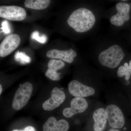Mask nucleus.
<instances>
[{
  "instance_id": "16",
  "label": "nucleus",
  "mask_w": 131,
  "mask_h": 131,
  "mask_svg": "<svg viewBox=\"0 0 131 131\" xmlns=\"http://www.w3.org/2000/svg\"><path fill=\"white\" fill-rule=\"evenodd\" d=\"M117 75L119 77H122L125 76V79L126 81H128L130 79L131 70L127 63H125L124 66H120L117 71Z\"/></svg>"
},
{
  "instance_id": "11",
  "label": "nucleus",
  "mask_w": 131,
  "mask_h": 131,
  "mask_svg": "<svg viewBox=\"0 0 131 131\" xmlns=\"http://www.w3.org/2000/svg\"><path fill=\"white\" fill-rule=\"evenodd\" d=\"M93 131H105L108 123L106 108L100 107L96 109L93 113Z\"/></svg>"
},
{
  "instance_id": "5",
  "label": "nucleus",
  "mask_w": 131,
  "mask_h": 131,
  "mask_svg": "<svg viewBox=\"0 0 131 131\" xmlns=\"http://www.w3.org/2000/svg\"><path fill=\"white\" fill-rule=\"evenodd\" d=\"M26 13L23 8L18 6H1L0 7V17L14 21L24 20L26 17Z\"/></svg>"
},
{
  "instance_id": "18",
  "label": "nucleus",
  "mask_w": 131,
  "mask_h": 131,
  "mask_svg": "<svg viewBox=\"0 0 131 131\" xmlns=\"http://www.w3.org/2000/svg\"><path fill=\"white\" fill-rule=\"evenodd\" d=\"M39 34V32L38 31H34L31 35V38L37 40L38 42L44 44L46 43L47 39V37L45 35H42L41 37H40Z\"/></svg>"
},
{
  "instance_id": "8",
  "label": "nucleus",
  "mask_w": 131,
  "mask_h": 131,
  "mask_svg": "<svg viewBox=\"0 0 131 131\" xmlns=\"http://www.w3.org/2000/svg\"><path fill=\"white\" fill-rule=\"evenodd\" d=\"M68 88L71 94L75 97L84 98L92 96L95 92L93 88L84 85L75 80L69 83Z\"/></svg>"
},
{
  "instance_id": "14",
  "label": "nucleus",
  "mask_w": 131,
  "mask_h": 131,
  "mask_svg": "<svg viewBox=\"0 0 131 131\" xmlns=\"http://www.w3.org/2000/svg\"><path fill=\"white\" fill-rule=\"evenodd\" d=\"M64 66L63 61L52 59L48 62V69L46 72V76L52 81H59L60 79V75L57 71L63 68Z\"/></svg>"
},
{
  "instance_id": "10",
  "label": "nucleus",
  "mask_w": 131,
  "mask_h": 131,
  "mask_svg": "<svg viewBox=\"0 0 131 131\" xmlns=\"http://www.w3.org/2000/svg\"><path fill=\"white\" fill-rule=\"evenodd\" d=\"M65 93L58 88H54L51 93V97L43 103L42 107L44 110L51 111L60 106L64 101Z\"/></svg>"
},
{
  "instance_id": "15",
  "label": "nucleus",
  "mask_w": 131,
  "mask_h": 131,
  "mask_svg": "<svg viewBox=\"0 0 131 131\" xmlns=\"http://www.w3.org/2000/svg\"><path fill=\"white\" fill-rule=\"evenodd\" d=\"M50 3V0H26L25 2V6L30 9L42 10L48 7Z\"/></svg>"
},
{
  "instance_id": "19",
  "label": "nucleus",
  "mask_w": 131,
  "mask_h": 131,
  "mask_svg": "<svg viewBox=\"0 0 131 131\" xmlns=\"http://www.w3.org/2000/svg\"><path fill=\"white\" fill-rule=\"evenodd\" d=\"M2 31L6 34H8L10 33V30L9 28L8 22L6 20H4L2 23Z\"/></svg>"
},
{
  "instance_id": "20",
  "label": "nucleus",
  "mask_w": 131,
  "mask_h": 131,
  "mask_svg": "<svg viewBox=\"0 0 131 131\" xmlns=\"http://www.w3.org/2000/svg\"><path fill=\"white\" fill-rule=\"evenodd\" d=\"M12 131H36L35 128L32 126L26 127L24 130H14Z\"/></svg>"
},
{
  "instance_id": "22",
  "label": "nucleus",
  "mask_w": 131,
  "mask_h": 131,
  "mask_svg": "<svg viewBox=\"0 0 131 131\" xmlns=\"http://www.w3.org/2000/svg\"><path fill=\"white\" fill-rule=\"evenodd\" d=\"M0 90H1V91H0V94H1L2 93V85H0Z\"/></svg>"
},
{
  "instance_id": "17",
  "label": "nucleus",
  "mask_w": 131,
  "mask_h": 131,
  "mask_svg": "<svg viewBox=\"0 0 131 131\" xmlns=\"http://www.w3.org/2000/svg\"><path fill=\"white\" fill-rule=\"evenodd\" d=\"M15 61L21 64H26L31 62V58L24 52L18 51L16 52L14 56Z\"/></svg>"
},
{
  "instance_id": "13",
  "label": "nucleus",
  "mask_w": 131,
  "mask_h": 131,
  "mask_svg": "<svg viewBox=\"0 0 131 131\" xmlns=\"http://www.w3.org/2000/svg\"><path fill=\"white\" fill-rule=\"evenodd\" d=\"M69 129L67 121L62 119L58 121L54 117L49 118L43 126V131H68Z\"/></svg>"
},
{
  "instance_id": "4",
  "label": "nucleus",
  "mask_w": 131,
  "mask_h": 131,
  "mask_svg": "<svg viewBox=\"0 0 131 131\" xmlns=\"http://www.w3.org/2000/svg\"><path fill=\"white\" fill-rule=\"evenodd\" d=\"M108 123L112 128L122 129L125 123V118L122 110L118 106L110 104L106 108Z\"/></svg>"
},
{
  "instance_id": "12",
  "label": "nucleus",
  "mask_w": 131,
  "mask_h": 131,
  "mask_svg": "<svg viewBox=\"0 0 131 131\" xmlns=\"http://www.w3.org/2000/svg\"><path fill=\"white\" fill-rule=\"evenodd\" d=\"M46 55L49 58L59 59L71 63L74 61V58L77 56V54L72 49L66 50H59L57 49H53L48 51Z\"/></svg>"
},
{
  "instance_id": "1",
  "label": "nucleus",
  "mask_w": 131,
  "mask_h": 131,
  "mask_svg": "<svg viewBox=\"0 0 131 131\" xmlns=\"http://www.w3.org/2000/svg\"><path fill=\"white\" fill-rule=\"evenodd\" d=\"M95 21V16L91 11L82 7L74 11L67 21L68 25L76 31L83 33L93 28Z\"/></svg>"
},
{
  "instance_id": "2",
  "label": "nucleus",
  "mask_w": 131,
  "mask_h": 131,
  "mask_svg": "<svg viewBox=\"0 0 131 131\" xmlns=\"http://www.w3.org/2000/svg\"><path fill=\"white\" fill-rule=\"evenodd\" d=\"M124 57L122 48L118 45H114L102 51L98 59L102 65L110 69H115L119 65Z\"/></svg>"
},
{
  "instance_id": "23",
  "label": "nucleus",
  "mask_w": 131,
  "mask_h": 131,
  "mask_svg": "<svg viewBox=\"0 0 131 131\" xmlns=\"http://www.w3.org/2000/svg\"><path fill=\"white\" fill-rule=\"evenodd\" d=\"M129 68H130V69L131 70V60L130 61V62H129Z\"/></svg>"
},
{
  "instance_id": "7",
  "label": "nucleus",
  "mask_w": 131,
  "mask_h": 131,
  "mask_svg": "<svg viewBox=\"0 0 131 131\" xmlns=\"http://www.w3.org/2000/svg\"><path fill=\"white\" fill-rule=\"evenodd\" d=\"M20 42V38L18 34L8 35L0 45V56L5 57L11 54L18 47Z\"/></svg>"
},
{
  "instance_id": "21",
  "label": "nucleus",
  "mask_w": 131,
  "mask_h": 131,
  "mask_svg": "<svg viewBox=\"0 0 131 131\" xmlns=\"http://www.w3.org/2000/svg\"><path fill=\"white\" fill-rule=\"evenodd\" d=\"M107 131H121L119 129H113V128H111L109 129Z\"/></svg>"
},
{
  "instance_id": "6",
  "label": "nucleus",
  "mask_w": 131,
  "mask_h": 131,
  "mask_svg": "<svg viewBox=\"0 0 131 131\" xmlns=\"http://www.w3.org/2000/svg\"><path fill=\"white\" fill-rule=\"evenodd\" d=\"M117 14L113 15L110 19L111 24L117 26L123 25L125 21L130 19L129 12L130 6L129 4L125 2H119L116 5Z\"/></svg>"
},
{
  "instance_id": "3",
  "label": "nucleus",
  "mask_w": 131,
  "mask_h": 131,
  "mask_svg": "<svg viewBox=\"0 0 131 131\" xmlns=\"http://www.w3.org/2000/svg\"><path fill=\"white\" fill-rule=\"evenodd\" d=\"M33 90L32 84L26 82L21 85L16 90L15 94L12 107L14 110H20L28 103Z\"/></svg>"
},
{
  "instance_id": "9",
  "label": "nucleus",
  "mask_w": 131,
  "mask_h": 131,
  "mask_svg": "<svg viewBox=\"0 0 131 131\" xmlns=\"http://www.w3.org/2000/svg\"><path fill=\"white\" fill-rule=\"evenodd\" d=\"M88 104L86 100L82 97H75L70 102V107H66L63 114L66 118H70L75 115L84 112L88 108Z\"/></svg>"
}]
</instances>
